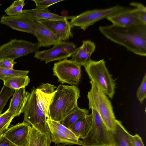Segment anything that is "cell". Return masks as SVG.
Listing matches in <instances>:
<instances>
[{
  "label": "cell",
  "mask_w": 146,
  "mask_h": 146,
  "mask_svg": "<svg viewBox=\"0 0 146 146\" xmlns=\"http://www.w3.org/2000/svg\"><path fill=\"white\" fill-rule=\"evenodd\" d=\"M100 32L112 41L125 47L133 53L146 56V25L128 27L111 25L100 26Z\"/></svg>",
  "instance_id": "1"
},
{
  "label": "cell",
  "mask_w": 146,
  "mask_h": 146,
  "mask_svg": "<svg viewBox=\"0 0 146 146\" xmlns=\"http://www.w3.org/2000/svg\"><path fill=\"white\" fill-rule=\"evenodd\" d=\"M80 97V90L75 85H59L52 96L47 118L60 123L78 106L77 101Z\"/></svg>",
  "instance_id": "2"
},
{
  "label": "cell",
  "mask_w": 146,
  "mask_h": 146,
  "mask_svg": "<svg viewBox=\"0 0 146 146\" xmlns=\"http://www.w3.org/2000/svg\"><path fill=\"white\" fill-rule=\"evenodd\" d=\"M90 83L91 88L87 94L89 109L95 110L108 129L112 131L117 119L111 103L107 96L95 84L91 81Z\"/></svg>",
  "instance_id": "3"
},
{
  "label": "cell",
  "mask_w": 146,
  "mask_h": 146,
  "mask_svg": "<svg viewBox=\"0 0 146 146\" xmlns=\"http://www.w3.org/2000/svg\"><path fill=\"white\" fill-rule=\"evenodd\" d=\"M83 66L91 81L109 97L112 99L116 84L106 66L104 60L95 61L90 59Z\"/></svg>",
  "instance_id": "4"
},
{
  "label": "cell",
  "mask_w": 146,
  "mask_h": 146,
  "mask_svg": "<svg viewBox=\"0 0 146 146\" xmlns=\"http://www.w3.org/2000/svg\"><path fill=\"white\" fill-rule=\"evenodd\" d=\"M92 120L91 128L86 137L81 140L82 146H113L111 137L99 115L91 109Z\"/></svg>",
  "instance_id": "5"
},
{
  "label": "cell",
  "mask_w": 146,
  "mask_h": 146,
  "mask_svg": "<svg viewBox=\"0 0 146 146\" xmlns=\"http://www.w3.org/2000/svg\"><path fill=\"white\" fill-rule=\"evenodd\" d=\"M129 7L120 5L106 8L96 9L84 11L74 16L70 22L71 28L77 27L85 31L97 22L126 10Z\"/></svg>",
  "instance_id": "6"
},
{
  "label": "cell",
  "mask_w": 146,
  "mask_h": 146,
  "mask_svg": "<svg viewBox=\"0 0 146 146\" xmlns=\"http://www.w3.org/2000/svg\"><path fill=\"white\" fill-rule=\"evenodd\" d=\"M35 90L33 88L30 93L23 112V121L41 133L50 136L47 118L37 105Z\"/></svg>",
  "instance_id": "7"
},
{
  "label": "cell",
  "mask_w": 146,
  "mask_h": 146,
  "mask_svg": "<svg viewBox=\"0 0 146 146\" xmlns=\"http://www.w3.org/2000/svg\"><path fill=\"white\" fill-rule=\"evenodd\" d=\"M40 47L37 43L25 40L11 39L0 46V60L3 58L15 59L35 52Z\"/></svg>",
  "instance_id": "8"
},
{
  "label": "cell",
  "mask_w": 146,
  "mask_h": 146,
  "mask_svg": "<svg viewBox=\"0 0 146 146\" xmlns=\"http://www.w3.org/2000/svg\"><path fill=\"white\" fill-rule=\"evenodd\" d=\"M80 66L70 60L65 59L54 63L53 75L57 77L62 84L77 85L81 76Z\"/></svg>",
  "instance_id": "9"
},
{
  "label": "cell",
  "mask_w": 146,
  "mask_h": 146,
  "mask_svg": "<svg viewBox=\"0 0 146 146\" xmlns=\"http://www.w3.org/2000/svg\"><path fill=\"white\" fill-rule=\"evenodd\" d=\"M0 23L13 29L34 35L37 30L35 22L28 15L23 13L14 16L3 15L1 17Z\"/></svg>",
  "instance_id": "10"
},
{
  "label": "cell",
  "mask_w": 146,
  "mask_h": 146,
  "mask_svg": "<svg viewBox=\"0 0 146 146\" xmlns=\"http://www.w3.org/2000/svg\"><path fill=\"white\" fill-rule=\"evenodd\" d=\"M31 127L23 121L8 128L3 135L17 146H27Z\"/></svg>",
  "instance_id": "11"
},
{
  "label": "cell",
  "mask_w": 146,
  "mask_h": 146,
  "mask_svg": "<svg viewBox=\"0 0 146 146\" xmlns=\"http://www.w3.org/2000/svg\"><path fill=\"white\" fill-rule=\"evenodd\" d=\"M107 19L111 21L112 24L121 27L144 24L140 19L135 8H130Z\"/></svg>",
  "instance_id": "12"
},
{
  "label": "cell",
  "mask_w": 146,
  "mask_h": 146,
  "mask_svg": "<svg viewBox=\"0 0 146 146\" xmlns=\"http://www.w3.org/2000/svg\"><path fill=\"white\" fill-rule=\"evenodd\" d=\"M52 31L61 41L68 40L73 37L71 27L68 19L38 21Z\"/></svg>",
  "instance_id": "13"
},
{
  "label": "cell",
  "mask_w": 146,
  "mask_h": 146,
  "mask_svg": "<svg viewBox=\"0 0 146 146\" xmlns=\"http://www.w3.org/2000/svg\"><path fill=\"white\" fill-rule=\"evenodd\" d=\"M71 56L64 48L62 41L60 44L55 45L48 50L37 51L35 53L34 57L40 61H44L47 64L55 60L67 59Z\"/></svg>",
  "instance_id": "14"
},
{
  "label": "cell",
  "mask_w": 146,
  "mask_h": 146,
  "mask_svg": "<svg viewBox=\"0 0 146 146\" xmlns=\"http://www.w3.org/2000/svg\"><path fill=\"white\" fill-rule=\"evenodd\" d=\"M37 30L34 36L40 47H49L60 44L62 41L50 29L39 22L35 21Z\"/></svg>",
  "instance_id": "15"
},
{
  "label": "cell",
  "mask_w": 146,
  "mask_h": 146,
  "mask_svg": "<svg viewBox=\"0 0 146 146\" xmlns=\"http://www.w3.org/2000/svg\"><path fill=\"white\" fill-rule=\"evenodd\" d=\"M30 93L22 88L15 90L7 110L13 113L15 117L19 116L24 112Z\"/></svg>",
  "instance_id": "16"
},
{
  "label": "cell",
  "mask_w": 146,
  "mask_h": 146,
  "mask_svg": "<svg viewBox=\"0 0 146 146\" xmlns=\"http://www.w3.org/2000/svg\"><path fill=\"white\" fill-rule=\"evenodd\" d=\"M110 131L113 146H133L132 135L126 130L120 121L117 119L114 129Z\"/></svg>",
  "instance_id": "17"
},
{
  "label": "cell",
  "mask_w": 146,
  "mask_h": 146,
  "mask_svg": "<svg viewBox=\"0 0 146 146\" xmlns=\"http://www.w3.org/2000/svg\"><path fill=\"white\" fill-rule=\"evenodd\" d=\"M96 47V45L93 42L89 40H83L82 44L72 55L70 60L80 66H83L91 59V55L95 50Z\"/></svg>",
  "instance_id": "18"
},
{
  "label": "cell",
  "mask_w": 146,
  "mask_h": 146,
  "mask_svg": "<svg viewBox=\"0 0 146 146\" xmlns=\"http://www.w3.org/2000/svg\"><path fill=\"white\" fill-rule=\"evenodd\" d=\"M52 142L55 145L62 143L64 145H81V140L77 136H72L60 130L52 124L47 119Z\"/></svg>",
  "instance_id": "19"
},
{
  "label": "cell",
  "mask_w": 146,
  "mask_h": 146,
  "mask_svg": "<svg viewBox=\"0 0 146 146\" xmlns=\"http://www.w3.org/2000/svg\"><path fill=\"white\" fill-rule=\"evenodd\" d=\"M23 13L28 15L35 22L41 21L58 20L72 19L74 16H62L51 12L48 9L36 8L23 10Z\"/></svg>",
  "instance_id": "20"
},
{
  "label": "cell",
  "mask_w": 146,
  "mask_h": 146,
  "mask_svg": "<svg viewBox=\"0 0 146 146\" xmlns=\"http://www.w3.org/2000/svg\"><path fill=\"white\" fill-rule=\"evenodd\" d=\"M92 113L82 118L74 123L69 129L78 138L82 139L87 136L92 123Z\"/></svg>",
  "instance_id": "21"
},
{
  "label": "cell",
  "mask_w": 146,
  "mask_h": 146,
  "mask_svg": "<svg viewBox=\"0 0 146 146\" xmlns=\"http://www.w3.org/2000/svg\"><path fill=\"white\" fill-rule=\"evenodd\" d=\"M50 136L42 134L31 127L27 146H50Z\"/></svg>",
  "instance_id": "22"
},
{
  "label": "cell",
  "mask_w": 146,
  "mask_h": 146,
  "mask_svg": "<svg viewBox=\"0 0 146 146\" xmlns=\"http://www.w3.org/2000/svg\"><path fill=\"white\" fill-rule=\"evenodd\" d=\"M88 114V110L85 108H81L77 106L70 112L63 119L61 123L66 127L70 129L78 120Z\"/></svg>",
  "instance_id": "23"
},
{
  "label": "cell",
  "mask_w": 146,
  "mask_h": 146,
  "mask_svg": "<svg viewBox=\"0 0 146 146\" xmlns=\"http://www.w3.org/2000/svg\"><path fill=\"white\" fill-rule=\"evenodd\" d=\"M2 80L4 85L15 90L27 86L30 82V79L27 75L5 77Z\"/></svg>",
  "instance_id": "24"
},
{
  "label": "cell",
  "mask_w": 146,
  "mask_h": 146,
  "mask_svg": "<svg viewBox=\"0 0 146 146\" xmlns=\"http://www.w3.org/2000/svg\"><path fill=\"white\" fill-rule=\"evenodd\" d=\"M35 92L37 105L47 118L49 106L55 92L52 94H47L37 88Z\"/></svg>",
  "instance_id": "25"
},
{
  "label": "cell",
  "mask_w": 146,
  "mask_h": 146,
  "mask_svg": "<svg viewBox=\"0 0 146 146\" xmlns=\"http://www.w3.org/2000/svg\"><path fill=\"white\" fill-rule=\"evenodd\" d=\"M24 0L14 1L5 10V13L8 16H14L23 13V8L26 4Z\"/></svg>",
  "instance_id": "26"
},
{
  "label": "cell",
  "mask_w": 146,
  "mask_h": 146,
  "mask_svg": "<svg viewBox=\"0 0 146 146\" xmlns=\"http://www.w3.org/2000/svg\"><path fill=\"white\" fill-rule=\"evenodd\" d=\"M15 90L3 85L0 92V114Z\"/></svg>",
  "instance_id": "27"
},
{
  "label": "cell",
  "mask_w": 146,
  "mask_h": 146,
  "mask_svg": "<svg viewBox=\"0 0 146 146\" xmlns=\"http://www.w3.org/2000/svg\"><path fill=\"white\" fill-rule=\"evenodd\" d=\"M29 71L14 69H8L0 67V80H2L5 77L27 75Z\"/></svg>",
  "instance_id": "28"
},
{
  "label": "cell",
  "mask_w": 146,
  "mask_h": 146,
  "mask_svg": "<svg viewBox=\"0 0 146 146\" xmlns=\"http://www.w3.org/2000/svg\"><path fill=\"white\" fill-rule=\"evenodd\" d=\"M15 117L12 113L7 110L0 115V131L6 127H9L13 119Z\"/></svg>",
  "instance_id": "29"
},
{
  "label": "cell",
  "mask_w": 146,
  "mask_h": 146,
  "mask_svg": "<svg viewBox=\"0 0 146 146\" xmlns=\"http://www.w3.org/2000/svg\"><path fill=\"white\" fill-rule=\"evenodd\" d=\"M130 5L136 8L140 20L146 25V8L141 3L137 2H131Z\"/></svg>",
  "instance_id": "30"
},
{
  "label": "cell",
  "mask_w": 146,
  "mask_h": 146,
  "mask_svg": "<svg viewBox=\"0 0 146 146\" xmlns=\"http://www.w3.org/2000/svg\"><path fill=\"white\" fill-rule=\"evenodd\" d=\"M136 96L141 104L146 97V74H145L142 82L137 90Z\"/></svg>",
  "instance_id": "31"
},
{
  "label": "cell",
  "mask_w": 146,
  "mask_h": 146,
  "mask_svg": "<svg viewBox=\"0 0 146 146\" xmlns=\"http://www.w3.org/2000/svg\"><path fill=\"white\" fill-rule=\"evenodd\" d=\"M64 0H33L36 5V7L38 8L48 9L49 6Z\"/></svg>",
  "instance_id": "32"
},
{
  "label": "cell",
  "mask_w": 146,
  "mask_h": 146,
  "mask_svg": "<svg viewBox=\"0 0 146 146\" xmlns=\"http://www.w3.org/2000/svg\"><path fill=\"white\" fill-rule=\"evenodd\" d=\"M56 88L54 85L46 83L42 84L37 88L46 94H50L54 92L55 89Z\"/></svg>",
  "instance_id": "33"
},
{
  "label": "cell",
  "mask_w": 146,
  "mask_h": 146,
  "mask_svg": "<svg viewBox=\"0 0 146 146\" xmlns=\"http://www.w3.org/2000/svg\"><path fill=\"white\" fill-rule=\"evenodd\" d=\"M16 63L14 60L9 58H3L0 60V67L12 69Z\"/></svg>",
  "instance_id": "34"
},
{
  "label": "cell",
  "mask_w": 146,
  "mask_h": 146,
  "mask_svg": "<svg viewBox=\"0 0 146 146\" xmlns=\"http://www.w3.org/2000/svg\"><path fill=\"white\" fill-rule=\"evenodd\" d=\"M132 139L133 146H145L141 138L138 134L132 135Z\"/></svg>",
  "instance_id": "35"
},
{
  "label": "cell",
  "mask_w": 146,
  "mask_h": 146,
  "mask_svg": "<svg viewBox=\"0 0 146 146\" xmlns=\"http://www.w3.org/2000/svg\"><path fill=\"white\" fill-rule=\"evenodd\" d=\"M0 146H17L7 138L3 135L0 137Z\"/></svg>",
  "instance_id": "36"
},
{
  "label": "cell",
  "mask_w": 146,
  "mask_h": 146,
  "mask_svg": "<svg viewBox=\"0 0 146 146\" xmlns=\"http://www.w3.org/2000/svg\"><path fill=\"white\" fill-rule=\"evenodd\" d=\"M8 127H6L0 131V137L7 130Z\"/></svg>",
  "instance_id": "37"
},
{
  "label": "cell",
  "mask_w": 146,
  "mask_h": 146,
  "mask_svg": "<svg viewBox=\"0 0 146 146\" xmlns=\"http://www.w3.org/2000/svg\"><path fill=\"white\" fill-rule=\"evenodd\" d=\"M57 146H65V145L64 144L61 145L59 144Z\"/></svg>",
  "instance_id": "38"
}]
</instances>
